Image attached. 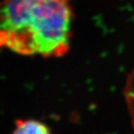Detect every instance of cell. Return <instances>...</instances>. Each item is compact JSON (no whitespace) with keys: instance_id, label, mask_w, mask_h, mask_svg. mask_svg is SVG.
I'll return each mask as SVG.
<instances>
[{"instance_id":"6da1fadb","label":"cell","mask_w":134,"mask_h":134,"mask_svg":"<svg viewBox=\"0 0 134 134\" xmlns=\"http://www.w3.org/2000/svg\"><path fill=\"white\" fill-rule=\"evenodd\" d=\"M71 1L1 0L0 48L24 56H65L71 39Z\"/></svg>"},{"instance_id":"7a4b0ae2","label":"cell","mask_w":134,"mask_h":134,"mask_svg":"<svg viewBox=\"0 0 134 134\" xmlns=\"http://www.w3.org/2000/svg\"><path fill=\"white\" fill-rule=\"evenodd\" d=\"M12 134H52L44 123L36 119H18Z\"/></svg>"},{"instance_id":"3957f363","label":"cell","mask_w":134,"mask_h":134,"mask_svg":"<svg viewBox=\"0 0 134 134\" xmlns=\"http://www.w3.org/2000/svg\"><path fill=\"white\" fill-rule=\"evenodd\" d=\"M125 99L127 102V105L129 108L132 120L134 125V71L128 79L125 87Z\"/></svg>"}]
</instances>
